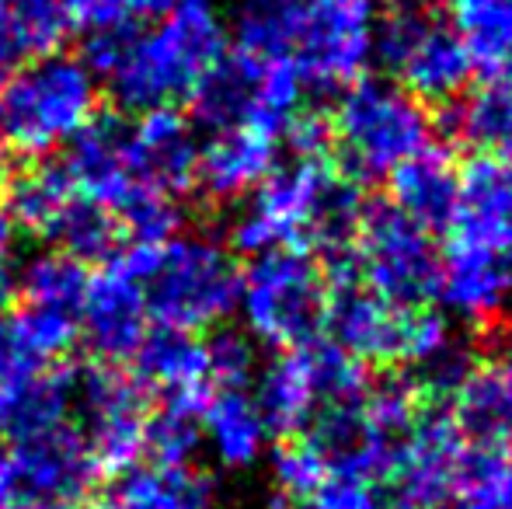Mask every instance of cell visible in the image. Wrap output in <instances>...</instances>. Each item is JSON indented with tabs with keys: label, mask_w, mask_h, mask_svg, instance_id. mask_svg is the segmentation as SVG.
<instances>
[{
	"label": "cell",
	"mask_w": 512,
	"mask_h": 509,
	"mask_svg": "<svg viewBox=\"0 0 512 509\" xmlns=\"http://www.w3.org/2000/svg\"><path fill=\"white\" fill-rule=\"evenodd\" d=\"M429 109L411 98L391 77H359L335 95L331 109V168L349 182L370 185L384 182L405 157L418 154L432 140Z\"/></svg>",
	"instance_id": "cell-1"
},
{
	"label": "cell",
	"mask_w": 512,
	"mask_h": 509,
	"mask_svg": "<svg viewBox=\"0 0 512 509\" xmlns=\"http://www.w3.org/2000/svg\"><path fill=\"white\" fill-rule=\"evenodd\" d=\"M227 49V32L213 4H182L154 28H140L108 77V95L119 112H147L175 105L192 91L199 74Z\"/></svg>",
	"instance_id": "cell-2"
},
{
	"label": "cell",
	"mask_w": 512,
	"mask_h": 509,
	"mask_svg": "<svg viewBox=\"0 0 512 509\" xmlns=\"http://www.w3.org/2000/svg\"><path fill=\"white\" fill-rule=\"evenodd\" d=\"M98 105V81L81 56L46 53L0 84V140L11 154L46 157L88 123Z\"/></svg>",
	"instance_id": "cell-3"
},
{
	"label": "cell",
	"mask_w": 512,
	"mask_h": 509,
	"mask_svg": "<svg viewBox=\"0 0 512 509\" xmlns=\"http://www.w3.org/2000/svg\"><path fill=\"white\" fill-rule=\"evenodd\" d=\"M241 265L209 234H175L161 245L154 276L143 283L147 318L157 328L206 332L237 311Z\"/></svg>",
	"instance_id": "cell-4"
},
{
	"label": "cell",
	"mask_w": 512,
	"mask_h": 509,
	"mask_svg": "<svg viewBox=\"0 0 512 509\" xmlns=\"http://www.w3.org/2000/svg\"><path fill=\"white\" fill-rule=\"evenodd\" d=\"M324 272L310 252L272 248L255 255L241 269V311L244 332L269 349H300L324 335Z\"/></svg>",
	"instance_id": "cell-5"
},
{
	"label": "cell",
	"mask_w": 512,
	"mask_h": 509,
	"mask_svg": "<svg viewBox=\"0 0 512 509\" xmlns=\"http://www.w3.org/2000/svg\"><path fill=\"white\" fill-rule=\"evenodd\" d=\"M359 279L377 297L394 307H429L436 304L443 255L425 227L405 217L394 203H366L363 224L356 234Z\"/></svg>",
	"instance_id": "cell-6"
},
{
	"label": "cell",
	"mask_w": 512,
	"mask_h": 509,
	"mask_svg": "<svg viewBox=\"0 0 512 509\" xmlns=\"http://www.w3.org/2000/svg\"><path fill=\"white\" fill-rule=\"evenodd\" d=\"M324 286V332L338 349L359 360L363 367H405L408 335L415 311L394 307L363 286L356 252L321 258Z\"/></svg>",
	"instance_id": "cell-7"
},
{
	"label": "cell",
	"mask_w": 512,
	"mask_h": 509,
	"mask_svg": "<svg viewBox=\"0 0 512 509\" xmlns=\"http://www.w3.org/2000/svg\"><path fill=\"white\" fill-rule=\"evenodd\" d=\"M331 161L293 157L290 164H276L255 192H248L244 210L230 220L223 245L234 255H262L272 248H300L307 252V227L321 203V192L331 178Z\"/></svg>",
	"instance_id": "cell-8"
},
{
	"label": "cell",
	"mask_w": 512,
	"mask_h": 509,
	"mask_svg": "<svg viewBox=\"0 0 512 509\" xmlns=\"http://www.w3.org/2000/svg\"><path fill=\"white\" fill-rule=\"evenodd\" d=\"M74 412L81 415V436L88 440L102 471H126L143 454V426L150 401L147 391L122 370L98 363L77 367Z\"/></svg>",
	"instance_id": "cell-9"
},
{
	"label": "cell",
	"mask_w": 512,
	"mask_h": 509,
	"mask_svg": "<svg viewBox=\"0 0 512 509\" xmlns=\"http://www.w3.org/2000/svg\"><path fill=\"white\" fill-rule=\"evenodd\" d=\"M307 95L335 98L352 81L366 77L373 63V11L370 7L314 4L304 35L290 53Z\"/></svg>",
	"instance_id": "cell-10"
},
{
	"label": "cell",
	"mask_w": 512,
	"mask_h": 509,
	"mask_svg": "<svg viewBox=\"0 0 512 509\" xmlns=\"http://www.w3.org/2000/svg\"><path fill=\"white\" fill-rule=\"evenodd\" d=\"M467 440L460 436L446 405H422L401 440L391 489L394 503L415 509H443L460 485L467 461Z\"/></svg>",
	"instance_id": "cell-11"
},
{
	"label": "cell",
	"mask_w": 512,
	"mask_h": 509,
	"mask_svg": "<svg viewBox=\"0 0 512 509\" xmlns=\"http://www.w3.org/2000/svg\"><path fill=\"white\" fill-rule=\"evenodd\" d=\"M7 464L14 475V492L32 506H70L102 475L88 440L74 422L11 443Z\"/></svg>",
	"instance_id": "cell-12"
},
{
	"label": "cell",
	"mask_w": 512,
	"mask_h": 509,
	"mask_svg": "<svg viewBox=\"0 0 512 509\" xmlns=\"http://www.w3.org/2000/svg\"><path fill=\"white\" fill-rule=\"evenodd\" d=\"M439 293L446 318H460L478 332H499L512 321V258L446 238Z\"/></svg>",
	"instance_id": "cell-13"
},
{
	"label": "cell",
	"mask_w": 512,
	"mask_h": 509,
	"mask_svg": "<svg viewBox=\"0 0 512 509\" xmlns=\"http://www.w3.org/2000/svg\"><path fill=\"white\" fill-rule=\"evenodd\" d=\"M129 136L133 123L119 109H98L67 143L63 168H67L74 192L88 203L105 206L108 213L136 189L133 168H129Z\"/></svg>",
	"instance_id": "cell-14"
},
{
	"label": "cell",
	"mask_w": 512,
	"mask_h": 509,
	"mask_svg": "<svg viewBox=\"0 0 512 509\" xmlns=\"http://www.w3.org/2000/svg\"><path fill=\"white\" fill-rule=\"evenodd\" d=\"M77 314H81V339L98 356V363L108 367L133 360L136 346L150 332L143 286L115 262H105L98 272H91L88 293Z\"/></svg>",
	"instance_id": "cell-15"
},
{
	"label": "cell",
	"mask_w": 512,
	"mask_h": 509,
	"mask_svg": "<svg viewBox=\"0 0 512 509\" xmlns=\"http://www.w3.org/2000/svg\"><path fill=\"white\" fill-rule=\"evenodd\" d=\"M446 238L512 258V161L474 154L460 164L457 206Z\"/></svg>",
	"instance_id": "cell-16"
},
{
	"label": "cell",
	"mask_w": 512,
	"mask_h": 509,
	"mask_svg": "<svg viewBox=\"0 0 512 509\" xmlns=\"http://www.w3.org/2000/svg\"><path fill=\"white\" fill-rule=\"evenodd\" d=\"M196 126L178 105H157L136 116L129 136V168L147 189L178 199L196 189Z\"/></svg>",
	"instance_id": "cell-17"
},
{
	"label": "cell",
	"mask_w": 512,
	"mask_h": 509,
	"mask_svg": "<svg viewBox=\"0 0 512 509\" xmlns=\"http://www.w3.org/2000/svg\"><path fill=\"white\" fill-rule=\"evenodd\" d=\"M262 67L265 60L258 56H248L241 49H223L185 95L189 98L185 116L192 119V126L209 129V133L255 129Z\"/></svg>",
	"instance_id": "cell-18"
},
{
	"label": "cell",
	"mask_w": 512,
	"mask_h": 509,
	"mask_svg": "<svg viewBox=\"0 0 512 509\" xmlns=\"http://www.w3.org/2000/svg\"><path fill=\"white\" fill-rule=\"evenodd\" d=\"M279 164V140L258 129H227L199 143L196 189L206 203H237Z\"/></svg>",
	"instance_id": "cell-19"
},
{
	"label": "cell",
	"mask_w": 512,
	"mask_h": 509,
	"mask_svg": "<svg viewBox=\"0 0 512 509\" xmlns=\"http://www.w3.org/2000/svg\"><path fill=\"white\" fill-rule=\"evenodd\" d=\"M471 77H474V63L464 39L450 25V18L436 14L422 28V35L411 42V49L405 53V60L398 63V70L391 74V81H398L422 105H439L443 109L446 102L464 95Z\"/></svg>",
	"instance_id": "cell-20"
},
{
	"label": "cell",
	"mask_w": 512,
	"mask_h": 509,
	"mask_svg": "<svg viewBox=\"0 0 512 509\" xmlns=\"http://www.w3.org/2000/svg\"><path fill=\"white\" fill-rule=\"evenodd\" d=\"M384 182L391 192L387 203H394L429 234L446 231L460 189V164L453 161L446 143L429 140L418 154L405 157Z\"/></svg>",
	"instance_id": "cell-21"
},
{
	"label": "cell",
	"mask_w": 512,
	"mask_h": 509,
	"mask_svg": "<svg viewBox=\"0 0 512 509\" xmlns=\"http://www.w3.org/2000/svg\"><path fill=\"white\" fill-rule=\"evenodd\" d=\"M453 422L467 447L502 450L512 447V363H474L471 374L460 381L446 401Z\"/></svg>",
	"instance_id": "cell-22"
},
{
	"label": "cell",
	"mask_w": 512,
	"mask_h": 509,
	"mask_svg": "<svg viewBox=\"0 0 512 509\" xmlns=\"http://www.w3.org/2000/svg\"><path fill=\"white\" fill-rule=\"evenodd\" d=\"M255 408L262 415L269 436L293 440L307 429L310 415L317 412V387L310 377L307 349H283L255 374Z\"/></svg>",
	"instance_id": "cell-23"
},
{
	"label": "cell",
	"mask_w": 512,
	"mask_h": 509,
	"mask_svg": "<svg viewBox=\"0 0 512 509\" xmlns=\"http://www.w3.org/2000/svg\"><path fill=\"white\" fill-rule=\"evenodd\" d=\"M439 129L450 140L512 161V70L485 77V84L453 98L439 112Z\"/></svg>",
	"instance_id": "cell-24"
},
{
	"label": "cell",
	"mask_w": 512,
	"mask_h": 509,
	"mask_svg": "<svg viewBox=\"0 0 512 509\" xmlns=\"http://www.w3.org/2000/svg\"><path fill=\"white\" fill-rule=\"evenodd\" d=\"M77 394V367H42L0 398V436L21 443L70 422Z\"/></svg>",
	"instance_id": "cell-25"
},
{
	"label": "cell",
	"mask_w": 512,
	"mask_h": 509,
	"mask_svg": "<svg viewBox=\"0 0 512 509\" xmlns=\"http://www.w3.org/2000/svg\"><path fill=\"white\" fill-rule=\"evenodd\" d=\"M203 440H209L216 461L223 468H255L265 454V443H269V429H265L262 415L255 408V398L248 391H237V387H216L209 394L203 408Z\"/></svg>",
	"instance_id": "cell-26"
},
{
	"label": "cell",
	"mask_w": 512,
	"mask_h": 509,
	"mask_svg": "<svg viewBox=\"0 0 512 509\" xmlns=\"http://www.w3.org/2000/svg\"><path fill=\"white\" fill-rule=\"evenodd\" d=\"M213 394V384L182 387L161 394L154 412H147L143 426V454L154 468H189L196 450L203 447V408Z\"/></svg>",
	"instance_id": "cell-27"
},
{
	"label": "cell",
	"mask_w": 512,
	"mask_h": 509,
	"mask_svg": "<svg viewBox=\"0 0 512 509\" xmlns=\"http://www.w3.org/2000/svg\"><path fill=\"white\" fill-rule=\"evenodd\" d=\"M133 381L143 391H182V387L209 384L206 374V342L196 332L178 328H150L133 353Z\"/></svg>",
	"instance_id": "cell-28"
},
{
	"label": "cell",
	"mask_w": 512,
	"mask_h": 509,
	"mask_svg": "<svg viewBox=\"0 0 512 509\" xmlns=\"http://www.w3.org/2000/svg\"><path fill=\"white\" fill-rule=\"evenodd\" d=\"M310 14V0H237L234 49L258 60H279L297 49Z\"/></svg>",
	"instance_id": "cell-29"
},
{
	"label": "cell",
	"mask_w": 512,
	"mask_h": 509,
	"mask_svg": "<svg viewBox=\"0 0 512 509\" xmlns=\"http://www.w3.org/2000/svg\"><path fill=\"white\" fill-rule=\"evenodd\" d=\"M4 192H7L4 213L11 217V224L35 234V238H46L56 213L77 196L67 168L60 161H42V157L32 168L11 175Z\"/></svg>",
	"instance_id": "cell-30"
},
{
	"label": "cell",
	"mask_w": 512,
	"mask_h": 509,
	"mask_svg": "<svg viewBox=\"0 0 512 509\" xmlns=\"http://www.w3.org/2000/svg\"><path fill=\"white\" fill-rule=\"evenodd\" d=\"M213 485L189 468H126L112 509H209Z\"/></svg>",
	"instance_id": "cell-31"
},
{
	"label": "cell",
	"mask_w": 512,
	"mask_h": 509,
	"mask_svg": "<svg viewBox=\"0 0 512 509\" xmlns=\"http://www.w3.org/2000/svg\"><path fill=\"white\" fill-rule=\"evenodd\" d=\"M46 238L53 241L56 252L77 258L81 265H105L119 255V248L126 245L115 217L98 203H88V199L74 196L56 220L49 224Z\"/></svg>",
	"instance_id": "cell-32"
},
{
	"label": "cell",
	"mask_w": 512,
	"mask_h": 509,
	"mask_svg": "<svg viewBox=\"0 0 512 509\" xmlns=\"http://www.w3.org/2000/svg\"><path fill=\"white\" fill-rule=\"evenodd\" d=\"M88 265L63 252H35L18 269V297L35 307H56V311L77 314L88 293Z\"/></svg>",
	"instance_id": "cell-33"
},
{
	"label": "cell",
	"mask_w": 512,
	"mask_h": 509,
	"mask_svg": "<svg viewBox=\"0 0 512 509\" xmlns=\"http://www.w3.org/2000/svg\"><path fill=\"white\" fill-rule=\"evenodd\" d=\"M4 328L11 332V339L18 342L21 353H28L35 363H53L63 360L70 349L81 339V321L70 311H56V307H21L18 314L4 321Z\"/></svg>",
	"instance_id": "cell-34"
},
{
	"label": "cell",
	"mask_w": 512,
	"mask_h": 509,
	"mask_svg": "<svg viewBox=\"0 0 512 509\" xmlns=\"http://www.w3.org/2000/svg\"><path fill=\"white\" fill-rule=\"evenodd\" d=\"M112 217L119 224L122 238L147 241V245H164L168 238H175L185 220L178 199L164 196L157 189H147V185L129 189L126 199L112 210Z\"/></svg>",
	"instance_id": "cell-35"
},
{
	"label": "cell",
	"mask_w": 512,
	"mask_h": 509,
	"mask_svg": "<svg viewBox=\"0 0 512 509\" xmlns=\"http://www.w3.org/2000/svg\"><path fill=\"white\" fill-rule=\"evenodd\" d=\"M206 374L216 387L248 391L258 374V342L244 328L216 325L206 339Z\"/></svg>",
	"instance_id": "cell-36"
},
{
	"label": "cell",
	"mask_w": 512,
	"mask_h": 509,
	"mask_svg": "<svg viewBox=\"0 0 512 509\" xmlns=\"http://www.w3.org/2000/svg\"><path fill=\"white\" fill-rule=\"evenodd\" d=\"M324 475H328V468H324L321 454L310 447L304 436H293V440H286L272 454V485H276V496L286 499L293 509L321 485Z\"/></svg>",
	"instance_id": "cell-37"
},
{
	"label": "cell",
	"mask_w": 512,
	"mask_h": 509,
	"mask_svg": "<svg viewBox=\"0 0 512 509\" xmlns=\"http://www.w3.org/2000/svg\"><path fill=\"white\" fill-rule=\"evenodd\" d=\"M0 4L14 14L35 56L56 53L74 32L70 0H0Z\"/></svg>",
	"instance_id": "cell-38"
},
{
	"label": "cell",
	"mask_w": 512,
	"mask_h": 509,
	"mask_svg": "<svg viewBox=\"0 0 512 509\" xmlns=\"http://www.w3.org/2000/svg\"><path fill=\"white\" fill-rule=\"evenodd\" d=\"M178 7V0H70L74 32H98V28L143 25L161 21Z\"/></svg>",
	"instance_id": "cell-39"
},
{
	"label": "cell",
	"mask_w": 512,
	"mask_h": 509,
	"mask_svg": "<svg viewBox=\"0 0 512 509\" xmlns=\"http://www.w3.org/2000/svg\"><path fill=\"white\" fill-rule=\"evenodd\" d=\"M380 485L352 475H324L321 485L297 509H384Z\"/></svg>",
	"instance_id": "cell-40"
},
{
	"label": "cell",
	"mask_w": 512,
	"mask_h": 509,
	"mask_svg": "<svg viewBox=\"0 0 512 509\" xmlns=\"http://www.w3.org/2000/svg\"><path fill=\"white\" fill-rule=\"evenodd\" d=\"M279 140H283L297 157H317V161H328L331 147H335L331 116L328 112H317V109H300L297 116L286 123Z\"/></svg>",
	"instance_id": "cell-41"
},
{
	"label": "cell",
	"mask_w": 512,
	"mask_h": 509,
	"mask_svg": "<svg viewBox=\"0 0 512 509\" xmlns=\"http://www.w3.org/2000/svg\"><path fill=\"white\" fill-rule=\"evenodd\" d=\"M28 60H35L32 46H28L25 32L14 21V14L0 4V84H7Z\"/></svg>",
	"instance_id": "cell-42"
},
{
	"label": "cell",
	"mask_w": 512,
	"mask_h": 509,
	"mask_svg": "<svg viewBox=\"0 0 512 509\" xmlns=\"http://www.w3.org/2000/svg\"><path fill=\"white\" fill-rule=\"evenodd\" d=\"M14 300H18V272H14L11 262L0 255V321L11 314Z\"/></svg>",
	"instance_id": "cell-43"
},
{
	"label": "cell",
	"mask_w": 512,
	"mask_h": 509,
	"mask_svg": "<svg viewBox=\"0 0 512 509\" xmlns=\"http://www.w3.org/2000/svg\"><path fill=\"white\" fill-rule=\"evenodd\" d=\"M14 499H18V492H14L11 464H7V454H0V509H11Z\"/></svg>",
	"instance_id": "cell-44"
},
{
	"label": "cell",
	"mask_w": 512,
	"mask_h": 509,
	"mask_svg": "<svg viewBox=\"0 0 512 509\" xmlns=\"http://www.w3.org/2000/svg\"><path fill=\"white\" fill-rule=\"evenodd\" d=\"M11 175H14V154H11V147H7V143L0 140V192L7 189Z\"/></svg>",
	"instance_id": "cell-45"
},
{
	"label": "cell",
	"mask_w": 512,
	"mask_h": 509,
	"mask_svg": "<svg viewBox=\"0 0 512 509\" xmlns=\"http://www.w3.org/2000/svg\"><path fill=\"white\" fill-rule=\"evenodd\" d=\"M11 241H14V224H11V217L4 213V206H0V255L11 248Z\"/></svg>",
	"instance_id": "cell-46"
},
{
	"label": "cell",
	"mask_w": 512,
	"mask_h": 509,
	"mask_svg": "<svg viewBox=\"0 0 512 509\" xmlns=\"http://www.w3.org/2000/svg\"><path fill=\"white\" fill-rule=\"evenodd\" d=\"M314 4H342V7H377V0H314Z\"/></svg>",
	"instance_id": "cell-47"
},
{
	"label": "cell",
	"mask_w": 512,
	"mask_h": 509,
	"mask_svg": "<svg viewBox=\"0 0 512 509\" xmlns=\"http://www.w3.org/2000/svg\"><path fill=\"white\" fill-rule=\"evenodd\" d=\"M502 492H506V506L512 509V461H509V468H506V482H502Z\"/></svg>",
	"instance_id": "cell-48"
},
{
	"label": "cell",
	"mask_w": 512,
	"mask_h": 509,
	"mask_svg": "<svg viewBox=\"0 0 512 509\" xmlns=\"http://www.w3.org/2000/svg\"><path fill=\"white\" fill-rule=\"evenodd\" d=\"M182 4H213V0H178V7Z\"/></svg>",
	"instance_id": "cell-49"
},
{
	"label": "cell",
	"mask_w": 512,
	"mask_h": 509,
	"mask_svg": "<svg viewBox=\"0 0 512 509\" xmlns=\"http://www.w3.org/2000/svg\"><path fill=\"white\" fill-rule=\"evenodd\" d=\"M384 509H415V506H405V503H391V506H384Z\"/></svg>",
	"instance_id": "cell-50"
},
{
	"label": "cell",
	"mask_w": 512,
	"mask_h": 509,
	"mask_svg": "<svg viewBox=\"0 0 512 509\" xmlns=\"http://www.w3.org/2000/svg\"><path fill=\"white\" fill-rule=\"evenodd\" d=\"M509 363H512V349H509Z\"/></svg>",
	"instance_id": "cell-51"
}]
</instances>
